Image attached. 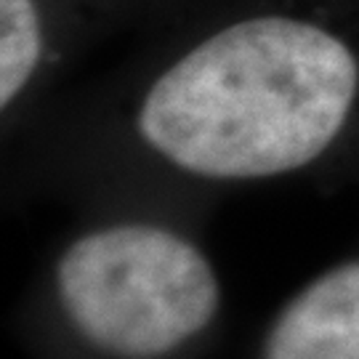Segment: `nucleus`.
I'll use <instances>...</instances> for the list:
<instances>
[{"label":"nucleus","instance_id":"nucleus-1","mask_svg":"<svg viewBox=\"0 0 359 359\" xmlns=\"http://www.w3.org/2000/svg\"><path fill=\"white\" fill-rule=\"evenodd\" d=\"M359 62L330 29L293 16L224 27L147 90L144 144L189 176L269 181L306 173L357 120Z\"/></svg>","mask_w":359,"mask_h":359},{"label":"nucleus","instance_id":"nucleus-4","mask_svg":"<svg viewBox=\"0 0 359 359\" xmlns=\"http://www.w3.org/2000/svg\"><path fill=\"white\" fill-rule=\"evenodd\" d=\"M40 59V16L32 0H0V109L25 88Z\"/></svg>","mask_w":359,"mask_h":359},{"label":"nucleus","instance_id":"nucleus-3","mask_svg":"<svg viewBox=\"0 0 359 359\" xmlns=\"http://www.w3.org/2000/svg\"><path fill=\"white\" fill-rule=\"evenodd\" d=\"M256 359H359V250L311 274L274 309Z\"/></svg>","mask_w":359,"mask_h":359},{"label":"nucleus","instance_id":"nucleus-2","mask_svg":"<svg viewBox=\"0 0 359 359\" xmlns=\"http://www.w3.org/2000/svg\"><path fill=\"white\" fill-rule=\"evenodd\" d=\"M59 295L83 341L107 359H173L221 317L224 290L200 245L160 224H115L59 261Z\"/></svg>","mask_w":359,"mask_h":359}]
</instances>
